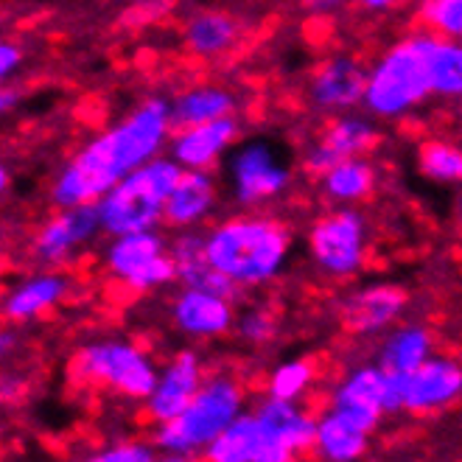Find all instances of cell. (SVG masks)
Returning a JSON list of instances; mask_svg holds the SVG:
<instances>
[{"mask_svg": "<svg viewBox=\"0 0 462 462\" xmlns=\"http://www.w3.org/2000/svg\"><path fill=\"white\" fill-rule=\"evenodd\" d=\"M23 65V51L14 42H0V76L12 79Z\"/></svg>", "mask_w": 462, "mask_h": 462, "instance_id": "d590c367", "label": "cell"}, {"mask_svg": "<svg viewBox=\"0 0 462 462\" xmlns=\"http://www.w3.org/2000/svg\"><path fill=\"white\" fill-rule=\"evenodd\" d=\"M216 208V182L208 171H188L182 169L180 180L174 182L162 225L174 230H194L199 222H205L210 210Z\"/></svg>", "mask_w": 462, "mask_h": 462, "instance_id": "ffe728a7", "label": "cell"}, {"mask_svg": "<svg viewBox=\"0 0 462 462\" xmlns=\"http://www.w3.org/2000/svg\"><path fill=\"white\" fill-rule=\"evenodd\" d=\"M68 291V281L62 275H53V272H40L20 281L4 303V314L12 322H32L48 309L57 306Z\"/></svg>", "mask_w": 462, "mask_h": 462, "instance_id": "7402d4cb", "label": "cell"}, {"mask_svg": "<svg viewBox=\"0 0 462 462\" xmlns=\"http://www.w3.org/2000/svg\"><path fill=\"white\" fill-rule=\"evenodd\" d=\"M319 182H322V194L328 199L353 205V202H362L365 197L373 194L375 169L362 157H350V160L337 162L328 174H322Z\"/></svg>", "mask_w": 462, "mask_h": 462, "instance_id": "83f0119b", "label": "cell"}, {"mask_svg": "<svg viewBox=\"0 0 462 462\" xmlns=\"http://www.w3.org/2000/svg\"><path fill=\"white\" fill-rule=\"evenodd\" d=\"M236 334L247 345H266L278 334V319L269 309L253 306L236 317Z\"/></svg>", "mask_w": 462, "mask_h": 462, "instance_id": "d6a6232c", "label": "cell"}, {"mask_svg": "<svg viewBox=\"0 0 462 462\" xmlns=\"http://www.w3.org/2000/svg\"><path fill=\"white\" fill-rule=\"evenodd\" d=\"M174 325L194 339H216L236 328V309L233 297L182 286L171 303Z\"/></svg>", "mask_w": 462, "mask_h": 462, "instance_id": "e0dca14e", "label": "cell"}, {"mask_svg": "<svg viewBox=\"0 0 462 462\" xmlns=\"http://www.w3.org/2000/svg\"><path fill=\"white\" fill-rule=\"evenodd\" d=\"M174 6V0H134L132 9L124 14V20L132 23H154L160 17H166Z\"/></svg>", "mask_w": 462, "mask_h": 462, "instance_id": "e575fe53", "label": "cell"}, {"mask_svg": "<svg viewBox=\"0 0 462 462\" xmlns=\"http://www.w3.org/2000/svg\"><path fill=\"white\" fill-rule=\"evenodd\" d=\"M169 253L177 263V281L182 286L216 291V294H225V297H233L236 300L238 286L213 266V261L208 255V236L205 233L180 230L169 244Z\"/></svg>", "mask_w": 462, "mask_h": 462, "instance_id": "d6986e66", "label": "cell"}, {"mask_svg": "<svg viewBox=\"0 0 462 462\" xmlns=\"http://www.w3.org/2000/svg\"><path fill=\"white\" fill-rule=\"evenodd\" d=\"M431 45L434 34H410L375 60L365 93V110L373 118L395 121L434 96Z\"/></svg>", "mask_w": 462, "mask_h": 462, "instance_id": "3957f363", "label": "cell"}, {"mask_svg": "<svg viewBox=\"0 0 462 462\" xmlns=\"http://www.w3.org/2000/svg\"><path fill=\"white\" fill-rule=\"evenodd\" d=\"M238 40V23L216 9L197 12L185 20L182 25V45L188 53L194 57L210 60V57H222L225 51H230Z\"/></svg>", "mask_w": 462, "mask_h": 462, "instance_id": "603a6c76", "label": "cell"}, {"mask_svg": "<svg viewBox=\"0 0 462 462\" xmlns=\"http://www.w3.org/2000/svg\"><path fill=\"white\" fill-rule=\"evenodd\" d=\"M236 110V98L230 90L216 88V85H197L182 90L174 101H171V121L174 129H185V126H199V124H210L219 118H233Z\"/></svg>", "mask_w": 462, "mask_h": 462, "instance_id": "484cf974", "label": "cell"}, {"mask_svg": "<svg viewBox=\"0 0 462 462\" xmlns=\"http://www.w3.org/2000/svg\"><path fill=\"white\" fill-rule=\"evenodd\" d=\"M418 20L429 34L462 42V0H420Z\"/></svg>", "mask_w": 462, "mask_h": 462, "instance_id": "4dcf8cb0", "label": "cell"}, {"mask_svg": "<svg viewBox=\"0 0 462 462\" xmlns=\"http://www.w3.org/2000/svg\"><path fill=\"white\" fill-rule=\"evenodd\" d=\"M431 88L440 98H462V42L434 37Z\"/></svg>", "mask_w": 462, "mask_h": 462, "instance_id": "f1b7e54d", "label": "cell"}, {"mask_svg": "<svg viewBox=\"0 0 462 462\" xmlns=\"http://www.w3.org/2000/svg\"><path fill=\"white\" fill-rule=\"evenodd\" d=\"M101 462H154L157 459V446L154 443H141V440H124L113 443L98 451Z\"/></svg>", "mask_w": 462, "mask_h": 462, "instance_id": "836d02e7", "label": "cell"}, {"mask_svg": "<svg viewBox=\"0 0 462 462\" xmlns=\"http://www.w3.org/2000/svg\"><path fill=\"white\" fill-rule=\"evenodd\" d=\"M182 166L174 157H154L138 171L124 177L110 188L96 205L106 236H126L138 230H154L162 225V213L174 182L180 180Z\"/></svg>", "mask_w": 462, "mask_h": 462, "instance_id": "277c9868", "label": "cell"}, {"mask_svg": "<svg viewBox=\"0 0 462 462\" xmlns=\"http://www.w3.org/2000/svg\"><path fill=\"white\" fill-rule=\"evenodd\" d=\"M434 339L429 328L418 322L398 325L387 334V339L378 347V365L387 373H412L420 367L429 356H434Z\"/></svg>", "mask_w": 462, "mask_h": 462, "instance_id": "4316f807", "label": "cell"}, {"mask_svg": "<svg viewBox=\"0 0 462 462\" xmlns=\"http://www.w3.org/2000/svg\"><path fill=\"white\" fill-rule=\"evenodd\" d=\"M291 182L289 162L266 141H250L233 152L227 166L230 197L244 205H263L281 197Z\"/></svg>", "mask_w": 462, "mask_h": 462, "instance_id": "9c48e42d", "label": "cell"}, {"mask_svg": "<svg viewBox=\"0 0 462 462\" xmlns=\"http://www.w3.org/2000/svg\"><path fill=\"white\" fill-rule=\"evenodd\" d=\"M81 462H101V457H98V454H93V457H88V459H81Z\"/></svg>", "mask_w": 462, "mask_h": 462, "instance_id": "f35d334b", "label": "cell"}, {"mask_svg": "<svg viewBox=\"0 0 462 462\" xmlns=\"http://www.w3.org/2000/svg\"><path fill=\"white\" fill-rule=\"evenodd\" d=\"M238 138L236 118H219L199 126L174 129L169 141V157H174L188 171H210L216 162L233 149Z\"/></svg>", "mask_w": 462, "mask_h": 462, "instance_id": "ac0fdd59", "label": "cell"}, {"mask_svg": "<svg viewBox=\"0 0 462 462\" xmlns=\"http://www.w3.org/2000/svg\"><path fill=\"white\" fill-rule=\"evenodd\" d=\"M263 434L266 429L255 410L241 412L219 438L202 451V462H258Z\"/></svg>", "mask_w": 462, "mask_h": 462, "instance_id": "cb8c5ba5", "label": "cell"}, {"mask_svg": "<svg viewBox=\"0 0 462 462\" xmlns=\"http://www.w3.org/2000/svg\"><path fill=\"white\" fill-rule=\"evenodd\" d=\"M258 418L272 429L278 431L281 438L297 451H311L314 440H317V418L309 415L297 401H283V398H272L266 395L258 406H255Z\"/></svg>", "mask_w": 462, "mask_h": 462, "instance_id": "d4e9b609", "label": "cell"}, {"mask_svg": "<svg viewBox=\"0 0 462 462\" xmlns=\"http://www.w3.org/2000/svg\"><path fill=\"white\" fill-rule=\"evenodd\" d=\"M462 395V365L451 356H429L412 373H403V410L434 415Z\"/></svg>", "mask_w": 462, "mask_h": 462, "instance_id": "9a60e30c", "label": "cell"}, {"mask_svg": "<svg viewBox=\"0 0 462 462\" xmlns=\"http://www.w3.org/2000/svg\"><path fill=\"white\" fill-rule=\"evenodd\" d=\"M309 253L331 278H350L367 258V222L359 210L339 208L319 216L309 230Z\"/></svg>", "mask_w": 462, "mask_h": 462, "instance_id": "ba28073f", "label": "cell"}, {"mask_svg": "<svg viewBox=\"0 0 462 462\" xmlns=\"http://www.w3.org/2000/svg\"><path fill=\"white\" fill-rule=\"evenodd\" d=\"M410 294L398 283H367L350 291L339 306V322L350 337L382 334L401 319Z\"/></svg>", "mask_w": 462, "mask_h": 462, "instance_id": "5bb4252c", "label": "cell"}, {"mask_svg": "<svg viewBox=\"0 0 462 462\" xmlns=\"http://www.w3.org/2000/svg\"><path fill=\"white\" fill-rule=\"evenodd\" d=\"M104 233L98 205H76V208H57L37 230L32 250L42 263H65L81 247L93 244Z\"/></svg>", "mask_w": 462, "mask_h": 462, "instance_id": "30bf717a", "label": "cell"}, {"mask_svg": "<svg viewBox=\"0 0 462 462\" xmlns=\"http://www.w3.org/2000/svg\"><path fill=\"white\" fill-rule=\"evenodd\" d=\"M171 101L146 98L118 124L81 146L51 185L57 208L96 205L124 177L146 166L171 141Z\"/></svg>", "mask_w": 462, "mask_h": 462, "instance_id": "6da1fadb", "label": "cell"}, {"mask_svg": "<svg viewBox=\"0 0 462 462\" xmlns=\"http://www.w3.org/2000/svg\"><path fill=\"white\" fill-rule=\"evenodd\" d=\"M314 365L309 359H289L281 362L275 370H272L269 382H266V395L272 398H283V401H297L300 398L311 382H314Z\"/></svg>", "mask_w": 462, "mask_h": 462, "instance_id": "1f68e13d", "label": "cell"}, {"mask_svg": "<svg viewBox=\"0 0 462 462\" xmlns=\"http://www.w3.org/2000/svg\"><path fill=\"white\" fill-rule=\"evenodd\" d=\"M202 384H205V370H202L199 353L188 350V347L177 350L169 359V365L160 370L152 395L143 401V410H146L149 420L154 426H160V423H169L177 415H182L185 406L197 398Z\"/></svg>", "mask_w": 462, "mask_h": 462, "instance_id": "4fadbf2b", "label": "cell"}, {"mask_svg": "<svg viewBox=\"0 0 462 462\" xmlns=\"http://www.w3.org/2000/svg\"><path fill=\"white\" fill-rule=\"evenodd\" d=\"M370 446V431L347 420L337 410H325L317 418V440H314V454L319 462H359L367 454Z\"/></svg>", "mask_w": 462, "mask_h": 462, "instance_id": "44dd1931", "label": "cell"}, {"mask_svg": "<svg viewBox=\"0 0 462 462\" xmlns=\"http://www.w3.org/2000/svg\"><path fill=\"white\" fill-rule=\"evenodd\" d=\"M367 73L353 57H331L319 62L309 79V101L314 110L339 116L350 113L353 106L365 104Z\"/></svg>", "mask_w": 462, "mask_h": 462, "instance_id": "2e32d148", "label": "cell"}, {"mask_svg": "<svg viewBox=\"0 0 462 462\" xmlns=\"http://www.w3.org/2000/svg\"><path fill=\"white\" fill-rule=\"evenodd\" d=\"M331 410L345 415L365 431H375L390 410H387V370L370 362L347 370L331 393Z\"/></svg>", "mask_w": 462, "mask_h": 462, "instance_id": "8fae6325", "label": "cell"}, {"mask_svg": "<svg viewBox=\"0 0 462 462\" xmlns=\"http://www.w3.org/2000/svg\"><path fill=\"white\" fill-rule=\"evenodd\" d=\"M104 266L132 291H152L177 281V263L169 253V241L157 230L113 236L104 250Z\"/></svg>", "mask_w": 462, "mask_h": 462, "instance_id": "52a82bcc", "label": "cell"}, {"mask_svg": "<svg viewBox=\"0 0 462 462\" xmlns=\"http://www.w3.org/2000/svg\"><path fill=\"white\" fill-rule=\"evenodd\" d=\"M205 236L213 266L238 289L275 281L291 255V233L269 216H230L213 225Z\"/></svg>", "mask_w": 462, "mask_h": 462, "instance_id": "7a4b0ae2", "label": "cell"}, {"mask_svg": "<svg viewBox=\"0 0 462 462\" xmlns=\"http://www.w3.org/2000/svg\"><path fill=\"white\" fill-rule=\"evenodd\" d=\"M244 412V390L233 375H208L197 398L169 423L154 426L152 440L166 454H202Z\"/></svg>", "mask_w": 462, "mask_h": 462, "instance_id": "5b68a950", "label": "cell"}, {"mask_svg": "<svg viewBox=\"0 0 462 462\" xmlns=\"http://www.w3.org/2000/svg\"><path fill=\"white\" fill-rule=\"evenodd\" d=\"M154 462H194V459L185 457V454H166V451H162Z\"/></svg>", "mask_w": 462, "mask_h": 462, "instance_id": "74e56055", "label": "cell"}, {"mask_svg": "<svg viewBox=\"0 0 462 462\" xmlns=\"http://www.w3.org/2000/svg\"><path fill=\"white\" fill-rule=\"evenodd\" d=\"M311 14H331L342 6V0H300Z\"/></svg>", "mask_w": 462, "mask_h": 462, "instance_id": "8d00e7d4", "label": "cell"}, {"mask_svg": "<svg viewBox=\"0 0 462 462\" xmlns=\"http://www.w3.org/2000/svg\"><path fill=\"white\" fill-rule=\"evenodd\" d=\"M378 138H382V134H378V129L370 118L339 113L325 124L317 143L306 152L303 166L311 177L319 180L322 174H328L337 162L373 152Z\"/></svg>", "mask_w": 462, "mask_h": 462, "instance_id": "7c38bea8", "label": "cell"}, {"mask_svg": "<svg viewBox=\"0 0 462 462\" xmlns=\"http://www.w3.org/2000/svg\"><path fill=\"white\" fill-rule=\"evenodd\" d=\"M418 169L440 185H462V146L448 141H426L418 149Z\"/></svg>", "mask_w": 462, "mask_h": 462, "instance_id": "f546056e", "label": "cell"}, {"mask_svg": "<svg viewBox=\"0 0 462 462\" xmlns=\"http://www.w3.org/2000/svg\"><path fill=\"white\" fill-rule=\"evenodd\" d=\"M73 375L126 401H146L157 384V365L129 339H96L76 350Z\"/></svg>", "mask_w": 462, "mask_h": 462, "instance_id": "8992f818", "label": "cell"}]
</instances>
